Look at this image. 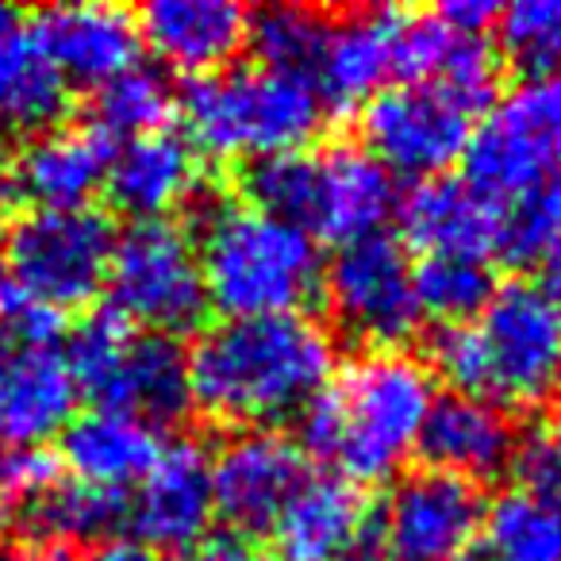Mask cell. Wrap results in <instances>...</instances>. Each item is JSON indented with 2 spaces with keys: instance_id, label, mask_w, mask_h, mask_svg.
Listing matches in <instances>:
<instances>
[{
  "instance_id": "1",
  "label": "cell",
  "mask_w": 561,
  "mask_h": 561,
  "mask_svg": "<svg viewBox=\"0 0 561 561\" xmlns=\"http://www.w3.org/2000/svg\"><path fill=\"white\" fill-rule=\"evenodd\" d=\"M335 377V339L305 312L219 320L188 351V397L234 431L300 415Z\"/></svg>"
},
{
  "instance_id": "2",
  "label": "cell",
  "mask_w": 561,
  "mask_h": 561,
  "mask_svg": "<svg viewBox=\"0 0 561 561\" xmlns=\"http://www.w3.org/2000/svg\"><path fill=\"white\" fill-rule=\"evenodd\" d=\"M431 404V366L404 351H369L335 369L328 389L300 412V450L358 489L389 481L420 450Z\"/></svg>"
},
{
  "instance_id": "3",
  "label": "cell",
  "mask_w": 561,
  "mask_h": 561,
  "mask_svg": "<svg viewBox=\"0 0 561 561\" xmlns=\"http://www.w3.org/2000/svg\"><path fill=\"white\" fill-rule=\"evenodd\" d=\"M431 362L454 392L546 412L561 400V305L527 277L496 285L477 320L438 328Z\"/></svg>"
},
{
  "instance_id": "4",
  "label": "cell",
  "mask_w": 561,
  "mask_h": 561,
  "mask_svg": "<svg viewBox=\"0 0 561 561\" xmlns=\"http://www.w3.org/2000/svg\"><path fill=\"white\" fill-rule=\"evenodd\" d=\"M193 242L208 305L224 320L300 312L323 285L320 242L250 201L208 204Z\"/></svg>"
},
{
  "instance_id": "5",
  "label": "cell",
  "mask_w": 561,
  "mask_h": 561,
  "mask_svg": "<svg viewBox=\"0 0 561 561\" xmlns=\"http://www.w3.org/2000/svg\"><path fill=\"white\" fill-rule=\"evenodd\" d=\"M247 201L297 224L316 242H354L381 231L397 211V181L366 147L335 142L262 158L242 178Z\"/></svg>"
},
{
  "instance_id": "6",
  "label": "cell",
  "mask_w": 561,
  "mask_h": 561,
  "mask_svg": "<svg viewBox=\"0 0 561 561\" xmlns=\"http://www.w3.org/2000/svg\"><path fill=\"white\" fill-rule=\"evenodd\" d=\"M181 112L193 147L211 158H242L250 165L308 150L328 119V104L312 81L257 62L196 78Z\"/></svg>"
},
{
  "instance_id": "7",
  "label": "cell",
  "mask_w": 561,
  "mask_h": 561,
  "mask_svg": "<svg viewBox=\"0 0 561 561\" xmlns=\"http://www.w3.org/2000/svg\"><path fill=\"white\" fill-rule=\"evenodd\" d=\"M66 366L93 408L139 415L150 427L173 423L193 408L188 351L173 335L135 331L116 312H93L66 339Z\"/></svg>"
},
{
  "instance_id": "8",
  "label": "cell",
  "mask_w": 561,
  "mask_h": 561,
  "mask_svg": "<svg viewBox=\"0 0 561 561\" xmlns=\"http://www.w3.org/2000/svg\"><path fill=\"white\" fill-rule=\"evenodd\" d=\"M116 234L96 208H32L0 250L9 289L58 316L85 308L108 280Z\"/></svg>"
},
{
  "instance_id": "9",
  "label": "cell",
  "mask_w": 561,
  "mask_h": 561,
  "mask_svg": "<svg viewBox=\"0 0 561 561\" xmlns=\"http://www.w3.org/2000/svg\"><path fill=\"white\" fill-rule=\"evenodd\" d=\"M104 289L119 320L158 335L178 339L208 312L196 242L173 219H135L116 234Z\"/></svg>"
},
{
  "instance_id": "10",
  "label": "cell",
  "mask_w": 561,
  "mask_h": 561,
  "mask_svg": "<svg viewBox=\"0 0 561 561\" xmlns=\"http://www.w3.org/2000/svg\"><path fill=\"white\" fill-rule=\"evenodd\" d=\"M466 170V178L500 204L561 178V73L523 78L496 96L469 135Z\"/></svg>"
},
{
  "instance_id": "11",
  "label": "cell",
  "mask_w": 561,
  "mask_h": 561,
  "mask_svg": "<svg viewBox=\"0 0 561 561\" xmlns=\"http://www.w3.org/2000/svg\"><path fill=\"white\" fill-rule=\"evenodd\" d=\"M323 297L331 320L374 351H400L420 331L423 312L415 297V262L397 234H366L343 242L323 265Z\"/></svg>"
},
{
  "instance_id": "12",
  "label": "cell",
  "mask_w": 561,
  "mask_h": 561,
  "mask_svg": "<svg viewBox=\"0 0 561 561\" xmlns=\"http://www.w3.org/2000/svg\"><path fill=\"white\" fill-rule=\"evenodd\" d=\"M484 519V492L438 469H415L392 481L374 542L381 561H469Z\"/></svg>"
},
{
  "instance_id": "13",
  "label": "cell",
  "mask_w": 561,
  "mask_h": 561,
  "mask_svg": "<svg viewBox=\"0 0 561 561\" xmlns=\"http://www.w3.org/2000/svg\"><path fill=\"white\" fill-rule=\"evenodd\" d=\"M473 135V112L435 85L400 81L362 108L366 150L389 173L404 178H438L458 158H466Z\"/></svg>"
},
{
  "instance_id": "14",
  "label": "cell",
  "mask_w": 561,
  "mask_h": 561,
  "mask_svg": "<svg viewBox=\"0 0 561 561\" xmlns=\"http://www.w3.org/2000/svg\"><path fill=\"white\" fill-rule=\"evenodd\" d=\"M305 450L277 427L234 431L211 454V500L234 535H270L305 481Z\"/></svg>"
},
{
  "instance_id": "15",
  "label": "cell",
  "mask_w": 561,
  "mask_h": 561,
  "mask_svg": "<svg viewBox=\"0 0 561 561\" xmlns=\"http://www.w3.org/2000/svg\"><path fill=\"white\" fill-rule=\"evenodd\" d=\"M216 500H211V454L196 438L165 443L150 473L127 496V527L147 550H185L204 542Z\"/></svg>"
},
{
  "instance_id": "16",
  "label": "cell",
  "mask_w": 561,
  "mask_h": 561,
  "mask_svg": "<svg viewBox=\"0 0 561 561\" xmlns=\"http://www.w3.org/2000/svg\"><path fill=\"white\" fill-rule=\"evenodd\" d=\"M507 204L484 196L469 178L438 173L397 196V219L404 239L423 257H481L489 262L504 247Z\"/></svg>"
},
{
  "instance_id": "17",
  "label": "cell",
  "mask_w": 561,
  "mask_h": 561,
  "mask_svg": "<svg viewBox=\"0 0 561 561\" xmlns=\"http://www.w3.org/2000/svg\"><path fill=\"white\" fill-rule=\"evenodd\" d=\"M112 158L116 142L96 124H55L4 158V185L35 208H89L108 181Z\"/></svg>"
},
{
  "instance_id": "18",
  "label": "cell",
  "mask_w": 561,
  "mask_h": 561,
  "mask_svg": "<svg viewBox=\"0 0 561 561\" xmlns=\"http://www.w3.org/2000/svg\"><path fill=\"white\" fill-rule=\"evenodd\" d=\"M43 58L66 85L101 89L139 62V24L116 4H55L32 20Z\"/></svg>"
},
{
  "instance_id": "19",
  "label": "cell",
  "mask_w": 561,
  "mask_h": 561,
  "mask_svg": "<svg viewBox=\"0 0 561 561\" xmlns=\"http://www.w3.org/2000/svg\"><path fill=\"white\" fill-rule=\"evenodd\" d=\"M519 443L523 438L512 412L489 400L466 397V392H446L431 404L420 435V454L427 469L461 477L481 489V481H492L515 466Z\"/></svg>"
},
{
  "instance_id": "20",
  "label": "cell",
  "mask_w": 561,
  "mask_h": 561,
  "mask_svg": "<svg viewBox=\"0 0 561 561\" xmlns=\"http://www.w3.org/2000/svg\"><path fill=\"white\" fill-rule=\"evenodd\" d=\"M78 397L62 346L0 343V450L43 446L62 435Z\"/></svg>"
},
{
  "instance_id": "21",
  "label": "cell",
  "mask_w": 561,
  "mask_h": 561,
  "mask_svg": "<svg viewBox=\"0 0 561 561\" xmlns=\"http://www.w3.org/2000/svg\"><path fill=\"white\" fill-rule=\"evenodd\" d=\"M135 24L162 66L193 81L234 66L250 43V12L234 0H154Z\"/></svg>"
},
{
  "instance_id": "22",
  "label": "cell",
  "mask_w": 561,
  "mask_h": 561,
  "mask_svg": "<svg viewBox=\"0 0 561 561\" xmlns=\"http://www.w3.org/2000/svg\"><path fill=\"white\" fill-rule=\"evenodd\" d=\"M277 561H343L369 535V500L346 477H305L273 523Z\"/></svg>"
},
{
  "instance_id": "23",
  "label": "cell",
  "mask_w": 561,
  "mask_h": 561,
  "mask_svg": "<svg viewBox=\"0 0 561 561\" xmlns=\"http://www.w3.org/2000/svg\"><path fill=\"white\" fill-rule=\"evenodd\" d=\"M400 9H358L328 20L316 89L328 108H366L397 78Z\"/></svg>"
},
{
  "instance_id": "24",
  "label": "cell",
  "mask_w": 561,
  "mask_h": 561,
  "mask_svg": "<svg viewBox=\"0 0 561 561\" xmlns=\"http://www.w3.org/2000/svg\"><path fill=\"white\" fill-rule=\"evenodd\" d=\"M104 188L116 208L135 219H165L201 196L204 170L201 154L185 135L154 131L142 139H127L112 158Z\"/></svg>"
},
{
  "instance_id": "25",
  "label": "cell",
  "mask_w": 561,
  "mask_h": 561,
  "mask_svg": "<svg viewBox=\"0 0 561 561\" xmlns=\"http://www.w3.org/2000/svg\"><path fill=\"white\" fill-rule=\"evenodd\" d=\"M162 435L139 415L116 408H89L73 415L62 431V466L73 481L93 489L124 492L135 489L162 454Z\"/></svg>"
},
{
  "instance_id": "26",
  "label": "cell",
  "mask_w": 561,
  "mask_h": 561,
  "mask_svg": "<svg viewBox=\"0 0 561 561\" xmlns=\"http://www.w3.org/2000/svg\"><path fill=\"white\" fill-rule=\"evenodd\" d=\"M62 108L66 81L43 58L32 24L20 12L0 9V139L47 131Z\"/></svg>"
},
{
  "instance_id": "27",
  "label": "cell",
  "mask_w": 561,
  "mask_h": 561,
  "mask_svg": "<svg viewBox=\"0 0 561 561\" xmlns=\"http://www.w3.org/2000/svg\"><path fill=\"white\" fill-rule=\"evenodd\" d=\"M12 519L24 527L27 542H108L119 527H127V496L124 492L93 489L81 481H58L43 492L35 504L16 512Z\"/></svg>"
},
{
  "instance_id": "28",
  "label": "cell",
  "mask_w": 561,
  "mask_h": 561,
  "mask_svg": "<svg viewBox=\"0 0 561 561\" xmlns=\"http://www.w3.org/2000/svg\"><path fill=\"white\" fill-rule=\"evenodd\" d=\"M469 561H561V507L519 489L484 504Z\"/></svg>"
},
{
  "instance_id": "29",
  "label": "cell",
  "mask_w": 561,
  "mask_h": 561,
  "mask_svg": "<svg viewBox=\"0 0 561 561\" xmlns=\"http://www.w3.org/2000/svg\"><path fill=\"white\" fill-rule=\"evenodd\" d=\"M173 108H178V93H173L170 78L158 66L135 62L131 70L116 73L96 89L93 101V124L116 139H142V135L165 131Z\"/></svg>"
},
{
  "instance_id": "30",
  "label": "cell",
  "mask_w": 561,
  "mask_h": 561,
  "mask_svg": "<svg viewBox=\"0 0 561 561\" xmlns=\"http://www.w3.org/2000/svg\"><path fill=\"white\" fill-rule=\"evenodd\" d=\"M328 20L331 16L305 9V4H273V9L250 12V47L257 55V66L312 81Z\"/></svg>"
},
{
  "instance_id": "31",
  "label": "cell",
  "mask_w": 561,
  "mask_h": 561,
  "mask_svg": "<svg viewBox=\"0 0 561 561\" xmlns=\"http://www.w3.org/2000/svg\"><path fill=\"white\" fill-rule=\"evenodd\" d=\"M496 293L492 265L481 257H423L415 265V297L420 312L438 320L443 328L469 323Z\"/></svg>"
},
{
  "instance_id": "32",
  "label": "cell",
  "mask_w": 561,
  "mask_h": 561,
  "mask_svg": "<svg viewBox=\"0 0 561 561\" xmlns=\"http://www.w3.org/2000/svg\"><path fill=\"white\" fill-rule=\"evenodd\" d=\"M504 58L527 78L561 73V0H519L496 16Z\"/></svg>"
},
{
  "instance_id": "33",
  "label": "cell",
  "mask_w": 561,
  "mask_h": 561,
  "mask_svg": "<svg viewBox=\"0 0 561 561\" xmlns=\"http://www.w3.org/2000/svg\"><path fill=\"white\" fill-rule=\"evenodd\" d=\"M62 481V461L47 446L0 450V515H16Z\"/></svg>"
},
{
  "instance_id": "34",
  "label": "cell",
  "mask_w": 561,
  "mask_h": 561,
  "mask_svg": "<svg viewBox=\"0 0 561 561\" xmlns=\"http://www.w3.org/2000/svg\"><path fill=\"white\" fill-rule=\"evenodd\" d=\"M515 466L523 473V489L561 507V415L538 423L523 438Z\"/></svg>"
},
{
  "instance_id": "35",
  "label": "cell",
  "mask_w": 561,
  "mask_h": 561,
  "mask_svg": "<svg viewBox=\"0 0 561 561\" xmlns=\"http://www.w3.org/2000/svg\"><path fill=\"white\" fill-rule=\"evenodd\" d=\"M435 12L461 35H484L500 16V9L489 0H450V4H443Z\"/></svg>"
},
{
  "instance_id": "36",
  "label": "cell",
  "mask_w": 561,
  "mask_h": 561,
  "mask_svg": "<svg viewBox=\"0 0 561 561\" xmlns=\"http://www.w3.org/2000/svg\"><path fill=\"white\" fill-rule=\"evenodd\" d=\"M85 561H158L154 550H147L142 542L135 538H108V542L93 546L85 553Z\"/></svg>"
},
{
  "instance_id": "37",
  "label": "cell",
  "mask_w": 561,
  "mask_h": 561,
  "mask_svg": "<svg viewBox=\"0 0 561 561\" xmlns=\"http://www.w3.org/2000/svg\"><path fill=\"white\" fill-rule=\"evenodd\" d=\"M0 561H70L66 546H55V542H24L16 550L0 553Z\"/></svg>"
},
{
  "instance_id": "38",
  "label": "cell",
  "mask_w": 561,
  "mask_h": 561,
  "mask_svg": "<svg viewBox=\"0 0 561 561\" xmlns=\"http://www.w3.org/2000/svg\"><path fill=\"white\" fill-rule=\"evenodd\" d=\"M165 561H242V558L224 542H196V546H185V550L170 553Z\"/></svg>"
},
{
  "instance_id": "39",
  "label": "cell",
  "mask_w": 561,
  "mask_h": 561,
  "mask_svg": "<svg viewBox=\"0 0 561 561\" xmlns=\"http://www.w3.org/2000/svg\"><path fill=\"white\" fill-rule=\"evenodd\" d=\"M538 265H542V280H538V285H542V289L550 293V297L561 305V242H558V247L546 250L542 262H538Z\"/></svg>"
},
{
  "instance_id": "40",
  "label": "cell",
  "mask_w": 561,
  "mask_h": 561,
  "mask_svg": "<svg viewBox=\"0 0 561 561\" xmlns=\"http://www.w3.org/2000/svg\"><path fill=\"white\" fill-rule=\"evenodd\" d=\"M343 561H381V553H377V542H374V535L366 538V542L358 546L354 553H346Z\"/></svg>"
},
{
  "instance_id": "41",
  "label": "cell",
  "mask_w": 561,
  "mask_h": 561,
  "mask_svg": "<svg viewBox=\"0 0 561 561\" xmlns=\"http://www.w3.org/2000/svg\"><path fill=\"white\" fill-rule=\"evenodd\" d=\"M4 170H0V201H4ZM4 300H9V277H4V257H0V308H4Z\"/></svg>"
},
{
  "instance_id": "42",
  "label": "cell",
  "mask_w": 561,
  "mask_h": 561,
  "mask_svg": "<svg viewBox=\"0 0 561 561\" xmlns=\"http://www.w3.org/2000/svg\"><path fill=\"white\" fill-rule=\"evenodd\" d=\"M242 561H277V558H242Z\"/></svg>"
}]
</instances>
